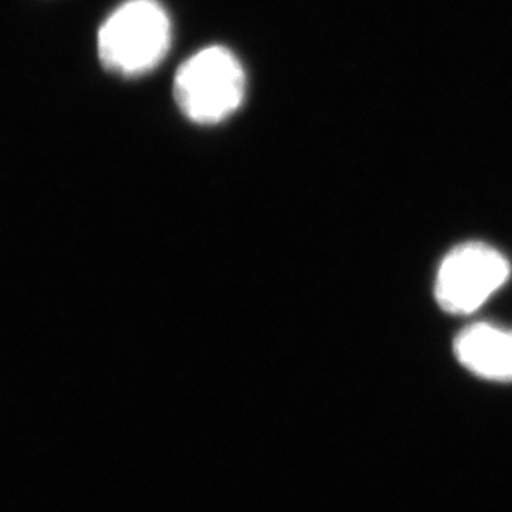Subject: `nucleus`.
<instances>
[{"mask_svg": "<svg viewBox=\"0 0 512 512\" xmlns=\"http://www.w3.org/2000/svg\"><path fill=\"white\" fill-rule=\"evenodd\" d=\"M171 20L158 0H128L103 22L98 58L107 72L133 78L153 72L170 52Z\"/></svg>", "mask_w": 512, "mask_h": 512, "instance_id": "f257e3e1", "label": "nucleus"}, {"mask_svg": "<svg viewBox=\"0 0 512 512\" xmlns=\"http://www.w3.org/2000/svg\"><path fill=\"white\" fill-rule=\"evenodd\" d=\"M173 95L179 110L198 125H218L241 107L246 72L226 47H208L186 60L174 75Z\"/></svg>", "mask_w": 512, "mask_h": 512, "instance_id": "f03ea898", "label": "nucleus"}, {"mask_svg": "<svg viewBox=\"0 0 512 512\" xmlns=\"http://www.w3.org/2000/svg\"><path fill=\"white\" fill-rule=\"evenodd\" d=\"M511 277V264L494 247L466 242L448 252L436 276L435 297L448 314L478 310Z\"/></svg>", "mask_w": 512, "mask_h": 512, "instance_id": "7ed1b4c3", "label": "nucleus"}, {"mask_svg": "<svg viewBox=\"0 0 512 512\" xmlns=\"http://www.w3.org/2000/svg\"><path fill=\"white\" fill-rule=\"evenodd\" d=\"M455 353L463 367L494 382H512V330L474 324L455 340Z\"/></svg>", "mask_w": 512, "mask_h": 512, "instance_id": "20e7f679", "label": "nucleus"}]
</instances>
